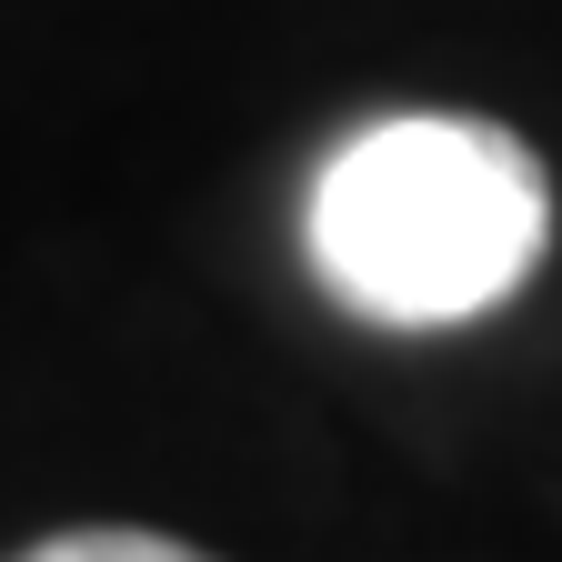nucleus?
I'll return each instance as SVG.
<instances>
[{
	"label": "nucleus",
	"instance_id": "obj_1",
	"mask_svg": "<svg viewBox=\"0 0 562 562\" xmlns=\"http://www.w3.org/2000/svg\"><path fill=\"white\" fill-rule=\"evenodd\" d=\"M552 251V181L532 140L472 111H402L351 131L312 181V271L382 331H452L503 312Z\"/></svg>",
	"mask_w": 562,
	"mask_h": 562
},
{
	"label": "nucleus",
	"instance_id": "obj_2",
	"mask_svg": "<svg viewBox=\"0 0 562 562\" xmlns=\"http://www.w3.org/2000/svg\"><path fill=\"white\" fill-rule=\"evenodd\" d=\"M11 562H211V552H191L171 532H131V522H81V532H41Z\"/></svg>",
	"mask_w": 562,
	"mask_h": 562
}]
</instances>
